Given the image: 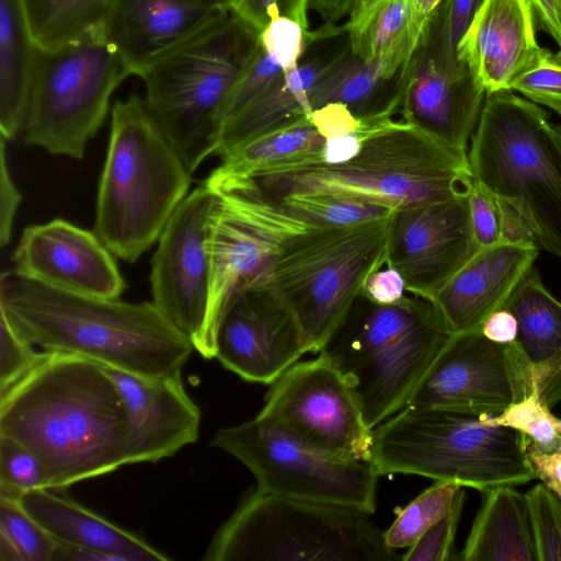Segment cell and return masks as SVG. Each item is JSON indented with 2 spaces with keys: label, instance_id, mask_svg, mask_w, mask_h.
<instances>
[{
  "label": "cell",
  "instance_id": "cell-1",
  "mask_svg": "<svg viewBox=\"0 0 561 561\" xmlns=\"http://www.w3.org/2000/svg\"><path fill=\"white\" fill-rule=\"evenodd\" d=\"M0 436L39 458L53 490L127 465L129 422L119 391L103 365L73 354L46 352L0 392Z\"/></svg>",
  "mask_w": 561,
  "mask_h": 561
},
{
  "label": "cell",
  "instance_id": "cell-2",
  "mask_svg": "<svg viewBox=\"0 0 561 561\" xmlns=\"http://www.w3.org/2000/svg\"><path fill=\"white\" fill-rule=\"evenodd\" d=\"M0 312L21 339L46 352L144 377L182 374L195 351L152 301L69 293L13 271L0 277Z\"/></svg>",
  "mask_w": 561,
  "mask_h": 561
},
{
  "label": "cell",
  "instance_id": "cell-3",
  "mask_svg": "<svg viewBox=\"0 0 561 561\" xmlns=\"http://www.w3.org/2000/svg\"><path fill=\"white\" fill-rule=\"evenodd\" d=\"M243 179L275 198L331 194L396 210L468 196L474 181L468 153L440 144L402 119L371 134L344 162L282 164Z\"/></svg>",
  "mask_w": 561,
  "mask_h": 561
},
{
  "label": "cell",
  "instance_id": "cell-4",
  "mask_svg": "<svg viewBox=\"0 0 561 561\" xmlns=\"http://www.w3.org/2000/svg\"><path fill=\"white\" fill-rule=\"evenodd\" d=\"M453 335L430 298L405 291L385 305L360 293L319 355L344 376L374 430L407 405Z\"/></svg>",
  "mask_w": 561,
  "mask_h": 561
},
{
  "label": "cell",
  "instance_id": "cell-5",
  "mask_svg": "<svg viewBox=\"0 0 561 561\" xmlns=\"http://www.w3.org/2000/svg\"><path fill=\"white\" fill-rule=\"evenodd\" d=\"M191 173L137 93L111 110L94 232L117 257L136 262L187 196Z\"/></svg>",
  "mask_w": 561,
  "mask_h": 561
},
{
  "label": "cell",
  "instance_id": "cell-6",
  "mask_svg": "<svg viewBox=\"0 0 561 561\" xmlns=\"http://www.w3.org/2000/svg\"><path fill=\"white\" fill-rule=\"evenodd\" d=\"M484 415L435 407H404L373 430L370 461L379 474L422 476L481 492L536 478L529 438Z\"/></svg>",
  "mask_w": 561,
  "mask_h": 561
},
{
  "label": "cell",
  "instance_id": "cell-7",
  "mask_svg": "<svg viewBox=\"0 0 561 561\" xmlns=\"http://www.w3.org/2000/svg\"><path fill=\"white\" fill-rule=\"evenodd\" d=\"M468 160L473 179L520 216L536 244L561 257V142L547 112L512 90L486 93Z\"/></svg>",
  "mask_w": 561,
  "mask_h": 561
},
{
  "label": "cell",
  "instance_id": "cell-8",
  "mask_svg": "<svg viewBox=\"0 0 561 561\" xmlns=\"http://www.w3.org/2000/svg\"><path fill=\"white\" fill-rule=\"evenodd\" d=\"M259 35L230 11L141 78L150 113L191 174L217 152L228 102Z\"/></svg>",
  "mask_w": 561,
  "mask_h": 561
},
{
  "label": "cell",
  "instance_id": "cell-9",
  "mask_svg": "<svg viewBox=\"0 0 561 561\" xmlns=\"http://www.w3.org/2000/svg\"><path fill=\"white\" fill-rule=\"evenodd\" d=\"M391 216L350 227L309 224L279 244L264 286L296 319L308 353L320 352L369 275L386 265Z\"/></svg>",
  "mask_w": 561,
  "mask_h": 561
},
{
  "label": "cell",
  "instance_id": "cell-10",
  "mask_svg": "<svg viewBox=\"0 0 561 561\" xmlns=\"http://www.w3.org/2000/svg\"><path fill=\"white\" fill-rule=\"evenodd\" d=\"M369 513L255 489L211 539L207 561H392Z\"/></svg>",
  "mask_w": 561,
  "mask_h": 561
},
{
  "label": "cell",
  "instance_id": "cell-11",
  "mask_svg": "<svg viewBox=\"0 0 561 561\" xmlns=\"http://www.w3.org/2000/svg\"><path fill=\"white\" fill-rule=\"evenodd\" d=\"M129 76L103 23L57 47L39 48L24 142L82 159L114 91Z\"/></svg>",
  "mask_w": 561,
  "mask_h": 561
},
{
  "label": "cell",
  "instance_id": "cell-12",
  "mask_svg": "<svg viewBox=\"0 0 561 561\" xmlns=\"http://www.w3.org/2000/svg\"><path fill=\"white\" fill-rule=\"evenodd\" d=\"M206 222L209 267L206 339L215 358L219 320L240 291L264 286L282 241L310 222L248 179L219 184Z\"/></svg>",
  "mask_w": 561,
  "mask_h": 561
},
{
  "label": "cell",
  "instance_id": "cell-13",
  "mask_svg": "<svg viewBox=\"0 0 561 561\" xmlns=\"http://www.w3.org/2000/svg\"><path fill=\"white\" fill-rule=\"evenodd\" d=\"M210 445L243 463L261 491L375 512L380 474L370 460L322 453L257 416L219 428Z\"/></svg>",
  "mask_w": 561,
  "mask_h": 561
},
{
  "label": "cell",
  "instance_id": "cell-14",
  "mask_svg": "<svg viewBox=\"0 0 561 561\" xmlns=\"http://www.w3.org/2000/svg\"><path fill=\"white\" fill-rule=\"evenodd\" d=\"M256 416L322 453L370 460L373 430L344 376L321 355L274 380Z\"/></svg>",
  "mask_w": 561,
  "mask_h": 561
},
{
  "label": "cell",
  "instance_id": "cell-15",
  "mask_svg": "<svg viewBox=\"0 0 561 561\" xmlns=\"http://www.w3.org/2000/svg\"><path fill=\"white\" fill-rule=\"evenodd\" d=\"M537 391L517 341L500 344L480 330L454 334L405 407H435L496 416Z\"/></svg>",
  "mask_w": 561,
  "mask_h": 561
},
{
  "label": "cell",
  "instance_id": "cell-16",
  "mask_svg": "<svg viewBox=\"0 0 561 561\" xmlns=\"http://www.w3.org/2000/svg\"><path fill=\"white\" fill-rule=\"evenodd\" d=\"M214 192L204 184L183 199L162 230L151 262L152 302L205 359L209 267L206 222Z\"/></svg>",
  "mask_w": 561,
  "mask_h": 561
},
{
  "label": "cell",
  "instance_id": "cell-17",
  "mask_svg": "<svg viewBox=\"0 0 561 561\" xmlns=\"http://www.w3.org/2000/svg\"><path fill=\"white\" fill-rule=\"evenodd\" d=\"M468 196L396 210L386 265L402 276L405 291L433 300L478 251Z\"/></svg>",
  "mask_w": 561,
  "mask_h": 561
},
{
  "label": "cell",
  "instance_id": "cell-18",
  "mask_svg": "<svg viewBox=\"0 0 561 561\" xmlns=\"http://www.w3.org/2000/svg\"><path fill=\"white\" fill-rule=\"evenodd\" d=\"M306 353L296 319L267 286L238 293L222 312L215 358L247 381L271 385Z\"/></svg>",
  "mask_w": 561,
  "mask_h": 561
},
{
  "label": "cell",
  "instance_id": "cell-19",
  "mask_svg": "<svg viewBox=\"0 0 561 561\" xmlns=\"http://www.w3.org/2000/svg\"><path fill=\"white\" fill-rule=\"evenodd\" d=\"M112 254L95 232L57 218L23 230L12 271L56 289L115 299L127 285Z\"/></svg>",
  "mask_w": 561,
  "mask_h": 561
},
{
  "label": "cell",
  "instance_id": "cell-20",
  "mask_svg": "<svg viewBox=\"0 0 561 561\" xmlns=\"http://www.w3.org/2000/svg\"><path fill=\"white\" fill-rule=\"evenodd\" d=\"M344 25L327 24L307 33L298 65L283 72L222 127L216 154L311 114L309 93L350 53Z\"/></svg>",
  "mask_w": 561,
  "mask_h": 561
},
{
  "label": "cell",
  "instance_id": "cell-21",
  "mask_svg": "<svg viewBox=\"0 0 561 561\" xmlns=\"http://www.w3.org/2000/svg\"><path fill=\"white\" fill-rule=\"evenodd\" d=\"M485 96L468 67L445 66L420 41L407 66L399 112L403 122L468 153Z\"/></svg>",
  "mask_w": 561,
  "mask_h": 561
},
{
  "label": "cell",
  "instance_id": "cell-22",
  "mask_svg": "<svg viewBox=\"0 0 561 561\" xmlns=\"http://www.w3.org/2000/svg\"><path fill=\"white\" fill-rule=\"evenodd\" d=\"M537 28L528 0H483L458 45V58L486 93L512 90L550 54L539 45Z\"/></svg>",
  "mask_w": 561,
  "mask_h": 561
},
{
  "label": "cell",
  "instance_id": "cell-23",
  "mask_svg": "<svg viewBox=\"0 0 561 561\" xmlns=\"http://www.w3.org/2000/svg\"><path fill=\"white\" fill-rule=\"evenodd\" d=\"M104 367L127 411V465L157 462L197 440L201 411L187 394L182 374L144 377Z\"/></svg>",
  "mask_w": 561,
  "mask_h": 561
},
{
  "label": "cell",
  "instance_id": "cell-24",
  "mask_svg": "<svg viewBox=\"0 0 561 561\" xmlns=\"http://www.w3.org/2000/svg\"><path fill=\"white\" fill-rule=\"evenodd\" d=\"M227 13L198 0H113L103 24L130 76L142 78Z\"/></svg>",
  "mask_w": 561,
  "mask_h": 561
},
{
  "label": "cell",
  "instance_id": "cell-25",
  "mask_svg": "<svg viewBox=\"0 0 561 561\" xmlns=\"http://www.w3.org/2000/svg\"><path fill=\"white\" fill-rule=\"evenodd\" d=\"M538 249L534 243L479 249L433 297L449 331L480 330L534 267Z\"/></svg>",
  "mask_w": 561,
  "mask_h": 561
},
{
  "label": "cell",
  "instance_id": "cell-26",
  "mask_svg": "<svg viewBox=\"0 0 561 561\" xmlns=\"http://www.w3.org/2000/svg\"><path fill=\"white\" fill-rule=\"evenodd\" d=\"M518 322L517 343L528 362L535 388L551 409L561 400V300L533 267L506 304Z\"/></svg>",
  "mask_w": 561,
  "mask_h": 561
},
{
  "label": "cell",
  "instance_id": "cell-27",
  "mask_svg": "<svg viewBox=\"0 0 561 561\" xmlns=\"http://www.w3.org/2000/svg\"><path fill=\"white\" fill-rule=\"evenodd\" d=\"M19 501L56 540L115 554L122 561L169 560L142 538L53 489L26 492Z\"/></svg>",
  "mask_w": 561,
  "mask_h": 561
},
{
  "label": "cell",
  "instance_id": "cell-28",
  "mask_svg": "<svg viewBox=\"0 0 561 561\" xmlns=\"http://www.w3.org/2000/svg\"><path fill=\"white\" fill-rule=\"evenodd\" d=\"M348 16L344 26L353 55L389 75L408 64L428 20L414 0H362Z\"/></svg>",
  "mask_w": 561,
  "mask_h": 561
},
{
  "label": "cell",
  "instance_id": "cell-29",
  "mask_svg": "<svg viewBox=\"0 0 561 561\" xmlns=\"http://www.w3.org/2000/svg\"><path fill=\"white\" fill-rule=\"evenodd\" d=\"M462 561H538L534 529L525 493L511 485L484 490Z\"/></svg>",
  "mask_w": 561,
  "mask_h": 561
},
{
  "label": "cell",
  "instance_id": "cell-30",
  "mask_svg": "<svg viewBox=\"0 0 561 561\" xmlns=\"http://www.w3.org/2000/svg\"><path fill=\"white\" fill-rule=\"evenodd\" d=\"M38 53L26 0H0V136L8 141L23 131Z\"/></svg>",
  "mask_w": 561,
  "mask_h": 561
},
{
  "label": "cell",
  "instance_id": "cell-31",
  "mask_svg": "<svg viewBox=\"0 0 561 561\" xmlns=\"http://www.w3.org/2000/svg\"><path fill=\"white\" fill-rule=\"evenodd\" d=\"M407 66L396 75H389L378 62L365 61L350 50L310 91V108L341 103L358 117L394 115L400 108Z\"/></svg>",
  "mask_w": 561,
  "mask_h": 561
},
{
  "label": "cell",
  "instance_id": "cell-32",
  "mask_svg": "<svg viewBox=\"0 0 561 561\" xmlns=\"http://www.w3.org/2000/svg\"><path fill=\"white\" fill-rule=\"evenodd\" d=\"M327 138L310 117L257 136L221 158V163L204 181L206 187L243 179L275 165L308 161L321 152Z\"/></svg>",
  "mask_w": 561,
  "mask_h": 561
},
{
  "label": "cell",
  "instance_id": "cell-33",
  "mask_svg": "<svg viewBox=\"0 0 561 561\" xmlns=\"http://www.w3.org/2000/svg\"><path fill=\"white\" fill-rule=\"evenodd\" d=\"M113 0H26L39 48L57 47L103 23Z\"/></svg>",
  "mask_w": 561,
  "mask_h": 561
},
{
  "label": "cell",
  "instance_id": "cell-34",
  "mask_svg": "<svg viewBox=\"0 0 561 561\" xmlns=\"http://www.w3.org/2000/svg\"><path fill=\"white\" fill-rule=\"evenodd\" d=\"M468 204L471 230L478 249L501 243L536 244L531 231L520 216L476 180L468 195Z\"/></svg>",
  "mask_w": 561,
  "mask_h": 561
},
{
  "label": "cell",
  "instance_id": "cell-35",
  "mask_svg": "<svg viewBox=\"0 0 561 561\" xmlns=\"http://www.w3.org/2000/svg\"><path fill=\"white\" fill-rule=\"evenodd\" d=\"M297 217L316 225L350 227L390 217L396 209L331 194H291L277 198Z\"/></svg>",
  "mask_w": 561,
  "mask_h": 561
},
{
  "label": "cell",
  "instance_id": "cell-36",
  "mask_svg": "<svg viewBox=\"0 0 561 561\" xmlns=\"http://www.w3.org/2000/svg\"><path fill=\"white\" fill-rule=\"evenodd\" d=\"M460 488L453 482L436 481L423 491L398 512L393 523L383 531L386 546L396 551L410 548L430 526L449 511Z\"/></svg>",
  "mask_w": 561,
  "mask_h": 561
},
{
  "label": "cell",
  "instance_id": "cell-37",
  "mask_svg": "<svg viewBox=\"0 0 561 561\" xmlns=\"http://www.w3.org/2000/svg\"><path fill=\"white\" fill-rule=\"evenodd\" d=\"M556 420L557 417L537 391L512 404L496 416H483L485 424L514 428L543 450L561 445V435Z\"/></svg>",
  "mask_w": 561,
  "mask_h": 561
},
{
  "label": "cell",
  "instance_id": "cell-38",
  "mask_svg": "<svg viewBox=\"0 0 561 561\" xmlns=\"http://www.w3.org/2000/svg\"><path fill=\"white\" fill-rule=\"evenodd\" d=\"M0 535L13 543L22 561H51L56 539L19 500L0 496Z\"/></svg>",
  "mask_w": 561,
  "mask_h": 561
},
{
  "label": "cell",
  "instance_id": "cell-39",
  "mask_svg": "<svg viewBox=\"0 0 561 561\" xmlns=\"http://www.w3.org/2000/svg\"><path fill=\"white\" fill-rule=\"evenodd\" d=\"M38 489H48L39 458L16 440L0 436V496L19 500Z\"/></svg>",
  "mask_w": 561,
  "mask_h": 561
},
{
  "label": "cell",
  "instance_id": "cell-40",
  "mask_svg": "<svg viewBox=\"0 0 561 561\" xmlns=\"http://www.w3.org/2000/svg\"><path fill=\"white\" fill-rule=\"evenodd\" d=\"M525 494L538 561H561V496L542 482Z\"/></svg>",
  "mask_w": 561,
  "mask_h": 561
},
{
  "label": "cell",
  "instance_id": "cell-41",
  "mask_svg": "<svg viewBox=\"0 0 561 561\" xmlns=\"http://www.w3.org/2000/svg\"><path fill=\"white\" fill-rule=\"evenodd\" d=\"M466 492L458 490L449 511L430 526L401 557L404 561H445L451 559V548L461 516Z\"/></svg>",
  "mask_w": 561,
  "mask_h": 561
},
{
  "label": "cell",
  "instance_id": "cell-42",
  "mask_svg": "<svg viewBox=\"0 0 561 561\" xmlns=\"http://www.w3.org/2000/svg\"><path fill=\"white\" fill-rule=\"evenodd\" d=\"M283 70L282 65L263 48L259 41L230 96L226 108L225 123L265 90Z\"/></svg>",
  "mask_w": 561,
  "mask_h": 561
},
{
  "label": "cell",
  "instance_id": "cell-43",
  "mask_svg": "<svg viewBox=\"0 0 561 561\" xmlns=\"http://www.w3.org/2000/svg\"><path fill=\"white\" fill-rule=\"evenodd\" d=\"M45 354L21 339L0 312V392L24 377Z\"/></svg>",
  "mask_w": 561,
  "mask_h": 561
},
{
  "label": "cell",
  "instance_id": "cell-44",
  "mask_svg": "<svg viewBox=\"0 0 561 561\" xmlns=\"http://www.w3.org/2000/svg\"><path fill=\"white\" fill-rule=\"evenodd\" d=\"M309 28L288 18H277L260 33L259 41L284 69L298 65L307 45Z\"/></svg>",
  "mask_w": 561,
  "mask_h": 561
},
{
  "label": "cell",
  "instance_id": "cell-45",
  "mask_svg": "<svg viewBox=\"0 0 561 561\" xmlns=\"http://www.w3.org/2000/svg\"><path fill=\"white\" fill-rule=\"evenodd\" d=\"M550 54L537 67L518 78L512 91L561 116V66L550 59Z\"/></svg>",
  "mask_w": 561,
  "mask_h": 561
},
{
  "label": "cell",
  "instance_id": "cell-46",
  "mask_svg": "<svg viewBox=\"0 0 561 561\" xmlns=\"http://www.w3.org/2000/svg\"><path fill=\"white\" fill-rule=\"evenodd\" d=\"M311 0H236L232 12L261 33L272 20L288 18L309 28Z\"/></svg>",
  "mask_w": 561,
  "mask_h": 561
},
{
  "label": "cell",
  "instance_id": "cell-47",
  "mask_svg": "<svg viewBox=\"0 0 561 561\" xmlns=\"http://www.w3.org/2000/svg\"><path fill=\"white\" fill-rule=\"evenodd\" d=\"M7 141L0 136V245L2 248L11 241L14 218L22 199L9 170Z\"/></svg>",
  "mask_w": 561,
  "mask_h": 561
},
{
  "label": "cell",
  "instance_id": "cell-48",
  "mask_svg": "<svg viewBox=\"0 0 561 561\" xmlns=\"http://www.w3.org/2000/svg\"><path fill=\"white\" fill-rule=\"evenodd\" d=\"M483 0H442L436 7L448 42L458 53V45Z\"/></svg>",
  "mask_w": 561,
  "mask_h": 561
},
{
  "label": "cell",
  "instance_id": "cell-49",
  "mask_svg": "<svg viewBox=\"0 0 561 561\" xmlns=\"http://www.w3.org/2000/svg\"><path fill=\"white\" fill-rule=\"evenodd\" d=\"M309 117L325 138L356 130L364 121V117L354 115L347 106L341 103H329L316 108Z\"/></svg>",
  "mask_w": 561,
  "mask_h": 561
},
{
  "label": "cell",
  "instance_id": "cell-50",
  "mask_svg": "<svg viewBox=\"0 0 561 561\" xmlns=\"http://www.w3.org/2000/svg\"><path fill=\"white\" fill-rule=\"evenodd\" d=\"M526 454L536 478L561 496V445L543 450L529 439Z\"/></svg>",
  "mask_w": 561,
  "mask_h": 561
},
{
  "label": "cell",
  "instance_id": "cell-51",
  "mask_svg": "<svg viewBox=\"0 0 561 561\" xmlns=\"http://www.w3.org/2000/svg\"><path fill=\"white\" fill-rule=\"evenodd\" d=\"M362 293L370 300L386 305L400 300L405 288L399 272L386 266L369 275Z\"/></svg>",
  "mask_w": 561,
  "mask_h": 561
},
{
  "label": "cell",
  "instance_id": "cell-52",
  "mask_svg": "<svg viewBox=\"0 0 561 561\" xmlns=\"http://www.w3.org/2000/svg\"><path fill=\"white\" fill-rule=\"evenodd\" d=\"M480 331L492 342L507 344L517 340L518 322L510 310L501 308L486 318Z\"/></svg>",
  "mask_w": 561,
  "mask_h": 561
},
{
  "label": "cell",
  "instance_id": "cell-53",
  "mask_svg": "<svg viewBox=\"0 0 561 561\" xmlns=\"http://www.w3.org/2000/svg\"><path fill=\"white\" fill-rule=\"evenodd\" d=\"M533 7L537 27L561 47V0H528Z\"/></svg>",
  "mask_w": 561,
  "mask_h": 561
},
{
  "label": "cell",
  "instance_id": "cell-54",
  "mask_svg": "<svg viewBox=\"0 0 561 561\" xmlns=\"http://www.w3.org/2000/svg\"><path fill=\"white\" fill-rule=\"evenodd\" d=\"M51 561H122L115 554L56 540Z\"/></svg>",
  "mask_w": 561,
  "mask_h": 561
},
{
  "label": "cell",
  "instance_id": "cell-55",
  "mask_svg": "<svg viewBox=\"0 0 561 561\" xmlns=\"http://www.w3.org/2000/svg\"><path fill=\"white\" fill-rule=\"evenodd\" d=\"M362 0H311L310 8L327 24H335L350 15Z\"/></svg>",
  "mask_w": 561,
  "mask_h": 561
},
{
  "label": "cell",
  "instance_id": "cell-56",
  "mask_svg": "<svg viewBox=\"0 0 561 561\" xmlns=\"http://www.w3.org/2000/svg\"><path fill=\"white\" fill-rule=\"evenodd\" d=\"M0 561H22L13 543L2 535H0Z\"/></svg>",
  "mask_w": 561,
  "mask_h": 561
},
{
  "label": "cell",
  "instance_id": "cell-57",
  "mask_svg": "<svg viewBox=\"0 0 561 561\" xmlns=\"http://www.w3.org/2000/svg\"><path fill=\"white\" fill-rule=\"evenodd\" d=\"M419 12L424 16H430L442 0H414Z\"/></svg>",
  "mask_w": 561,
  "mask_h": 561
},
{
  "label": "cell",
  "instance_id": "cell-58",
  "mask_svg": "<svg viewBox=\"0 0 561 561\" xmlns=\"http://www.w3.org/2000/svg\"><path fill=\"white\" fill-rule=\"evenodd\" d=\"M199 2L219 11L229 12L232 10L236 0H198Z\"/></svg>",
  "mask_w": 561,
  "mask_h": 561
},
{
  "label": "cell",
  "instance_id": "cell-59",
  "mask_svg": "<svg viewBox=\"0 0 561 561\" xmlns=\"http://www.w3.org/2000/svg\"><path fill=\"white\" fill-rule=\"evenodd\" d=\"M550 59H551L554 64H557V65L561 66V47L559 48V50H558V51H556V53H551V54H550Z\"/></svg>",
  "mask_w": 561,
  "mask_h": 561
},
{
  "label": "cell",
  "instance_id": "cell-60",
  "mask_svg": "<svg viewBox=\"0 0 561 561\" xmlns=\"http://www.w3.org/2000/svg\"><path fill=\"white\" fill-rule=\"evenodd\" d=\"M556 423H557L558 432H559V434L561 435V419H558V417H557Z\"/></svg>",
  "mask_w": 561,
  "mask_h": 561
}]
</instances>
